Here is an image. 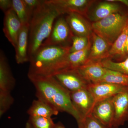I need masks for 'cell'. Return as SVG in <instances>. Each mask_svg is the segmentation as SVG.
I'll use <instances>...</instances> for the list:
<instances>
[{"instance_id":"obj_1","label":"cell","mask_w":128,"mask_h":128,"mask_svg":"<svg viewBox=\"0 0 128 128\" xmlns=\"http://www.w3.org/2000/svg\"><path fill=\"white\" fill-rule=\"evenodd\" d=\"M28 77L35 88L38 98L59 112L70 114L76 120L78 128H83V122L72 102L70 92L52 76L28 74Z\"/></svg>"},{"instance_id":"obj_2","label":"cell","mask_w":128,"mask_h":128,"mask_svg":"<svg viewBox=\"0 0 128 128\" xmlns=\"http://www.w3.org/2000/svg\"><path fill=\"white\" fill-rule=\"evenodd\" d=\"M61 15L55 6L48 0H44L34 12L29 24V58L48 38L56 20Z\"/></svg>"},{"instance_id":"obj_3","label":"cell","mask_w":128,"mask_h":128,"mask_svg":"<svg viewBox=\"0 0 128 128\" xmlns=\"http://www.w3.org/2000/svg\"><path fill=\"white\" fill-rule=\"evenodd\" d=\"M70 46H41L30 58L28 74L52 76L60 70L64 58L70 53Z\"/></svg>"},{"instance_id":"obj_4","label":"cell","mask_w":128,"mask_h":128,"mask_svg":"<svg viewBox=\"0 0 128 128\" xmlns=\"http://www.w3.org/2000/svg\"><path fill=\"white\" fill-rule=\"evenodd\" d=\"M128 13H115L92 24V32L112 46L126 25Z\"/></svg>"},{"instance_id":"obj_5","label":"cell","mask_w":128,"mask_h":128,"mask_svg":"<svg viewBox=\"0 0 128 128\" xmlns=\"http://www.w3.org/2000/svg\"><path fill=\"white\" fill-rule=\"evenodd\" d=\"M73 35L65 18L60 16L54 22L49 36L41 46L51 45L70 47L67 44L70 41L72 42Z\"/></svg>"},{"instance_id":"obj_6","label":"cell","mask_w":128,"mask_h":128,"mask_svg":"<svg viewBox=\"0 0 128 128\" xmlns=\"http://www.w3.org/2000/svg\"><path fill=\"white\" fill-rule=\"evenodd\" d=\"M70 96L72 104L84 124L85 118L92 114L96 103L95 98L88 88L70 92Z\"/></svg>"},{"instance_id":"obj_7","label":"cell","mask_w":128,"mask_h":128,"mask_svg":"<svg viewBox=\"0 0 128 128\" xmlns=\"http://www.w3.org/2000/svg\"><path fill=\"white\" fill-rule=\"evenodd\" d=\"M51 76L70 92L88 89L90 84L83 78L77 69L63 70Z\"/></svg>"},{"instance_id":"obj_8","label":"cell","mask_w":128,"mask_h":128,"mask_svg":"<svg viewBox=\"0 0 128 128\" xmlns=\"http://www.w3.org/2000/svg\"><path fill=\"white\" fill-rule=\"evenodd\" d=\"M54 5L61 15L74 12L86 16L94 1L90 0H48Z\"/></svg>"},{"instance_id":"obj_9","label":"cell","mask_w":128,"mask_h":128,"mask_svg":"<svg viewBox=\"0 0 128 128\" xmlns=\"http://www.w3.org/2000/svg\"><path fill=\"white\" fill-rule=\"evenodd\" d=\"M22 25L12 9L4 13L3 31L5 36L15 48Z\"/></svg>"},{"instance_id":"obj_10","label":"cell","mask_w":128,"mask_h":128,"mask_svg":"<svg viewBox=\"0 0 128 128\" xmlns=\"http://www.w3.org/2000/svg\"><path fill=\"white\" fill-rule=\"evenodd\" d=\"M114 116L112 127L124 125L128 120V87L112 98Z\"/></svg>"},{"instance_id":"obj_11","label":"cell","mask_w":128,"mask_h":128,"mask_svg":"<svg viewBox=\"0 0 128 128\" xmlns=\"http://www.w3.org/2000/svg\"><path fill=\"white\" fill-rule=\"evenodd\" d=\"M112 98L96 102L92 115L105 126L112 127L114 116Z\"/></svg>"},{"instance_id":"obj_12","label":"cell","mask_w":128,"mask_h":128,"mask_svg":"<svg viewBox=\"0 0 128 128\" xmlns=\"http://www.w3.org/2000/svg\"><path fill=\"white\" fill-rule=\"evenodd\" d=\"M128 86L106 82H99L89 84L88 89L91 92L96 102L113 97L124 91Z\"/></svg>"},{"instance_id":"obj_13","label":"cell","mask_w":128,"mask_h":128,"mask_svg":"<svg viewBox=\"0 0 128 128\" xmlns=\"http://www.w3.org/2000/svg\"><path fill=\"white\" fill-rule=\"evenodd\" d=\"M65 18L74 35L90 38L93 32L91 24L83 16L72 12L67 14Z\"/></svg>"},{"instance_id":"obj_14","label":"cell","mask_w":128,"mask_h":128,"mask_svg":"<svg viewBox=\"0 0 128 128\" xmlns=\"http://www.w3.org/2000/svg\"><path fill=\"white\" fill-rule=\"evenodd\" d=\"M92 38V43L86 64L100 62L102 60L109 58V50L112 46L93 32Z\"/></svg>"},{"instance_id":"obj_15","label":"cell","mask_w":128,"mask_h":128,"mask_svg":"<svg viewBox=\"0 0 128 128\" xmlns=\"http://www.w3.org/2000/svg\"><path fill=\"white\" fill-rule=\"evenodd\" d=\"M92 44L91 42L90 41L87 47L84 49L69 53L64 59L60 72L66 70L78 69L86 64Z\"/></svg>"},{"instance_id":"obj_16","label":"cell","mask_w":128,"mask_h":128,"mask_svg":"<svg viewBox=\"0 0 128 128\" xmlns=\"http://www.w3.org/2000/svg\"><path fill=\"white\" fill-rule=\"evenodd\" d=\"M29 32V24L22 25L15 48L16 61L18 64L29 62L30 58L28 55Z\"/></svg>"},{"instance_id":"obj_17","label":"cell","mask_w":128,"mask_h":128,"mask_svg":"<svg viewBox=\"0 0 128 128\" xmlns=\"http://www.w3.org/2000/svg\"><path fill=\"white\" fill-rule=\"evenodd\" d=\"M77 69L83 78L90 84L100 82L106 70V68L99 62L86 64Z\"/></svg>"},{"instance_id":"obj_18","label":"cell","mask_w":128,"mask_h":128,"mask_svg":"<svg viewBox=\"0 0 128 128\" xmlns=\"http://www.w3.org/2000/svg\"><path fill=\"white\" fill-rule=\"evenodd\" d=\"M16 84V80L10 70L4 53H0V90L10 92Z\"/></svg>"},{"instance_id":"obj_19","label":"cell","mask_w":128,"mask_h":128,"mask_svg":"<svg viewBox=\"0 0 128 128\" xmlns=\"http://www.w3.org/2000/svg\"><path fill=\"white\" fill-rule=\"evenodd\" d=\"M121 10V6L118 3L106 0L99 3L96 6L89 16V18L95 22L112 14L120 12Z\"/></svg>"},{"instance_id":"obj_20","label":"cell","mask_w":128,"mask_h":128,"mask_svg":"<svg viewBox=\"0 0 128 128\" xmlns=\"http://www.w3.org/2000/svg\"><path fill=\"white\" fill-rule=\"evenodd\" d=\"M58 112V111L46 102L38 98L33 102L27 112L30 116L45 118H51L54 115H57Z\"/></svg>"},{"instance_id":"obj_21","label":"cell","mask_w":128,"mask_h":128,"mask_svg":"<svg viewBox=\"0 0 128 128\" xmlns=\"http://www.w3.org/2000/svg\"><path fill=\"white\" fill-rule=\"evenodd\" d=\"M128 36V19L121 34L112 45L109 52V58L118 56L124 60V48Z\"/></svg>"},{"instance_id":"obj_22","label":"cell","mask_w":128,"mask_h":128,"mask_svg":"<svg viewBox=\"0 0 128 128\" xmlns=\"http://www.w3.org/2000/svg\"><path fill=\"white\" fill-rule=\"evenodd\" d=\"M12 9L22 25L30 24L33 14L28 9L23 0H12Z\"/></svg>"},{"instance_id":"obj_23","label":"cell","mask_w":128,"mask_h":128,"mask_svg":"<svg viewBox=\"0 0 128 128\" xmlns=\"http://www.w3.org/2000/svg\"><path fill=\"white\" fill-rule=\"evenodd\" d=\"M100 82L128 86V75L106 68L105 75Z\"/></svg>"},{"instance_id":"obj_24","label":"cell","mask_w":128,"mask_h":128,"mask_svg":"<svg viewBox=\"0 0 128 128\" xmlns=\"http://www.w3.org/2000/svg\"><path fill=\"white\" fill-rule=\"evenodd\" d=\"M99 62L101 65L105 68L119 72L128 75V56L121 62H114L110 58H108L102 60Z\"/></svg>"},{"instance_id":"obj_25","label":"cell","mask_w":128,"mask_h":128,"mask_svg":"<svg viewBox=\"0 0 128 128\" xmlns=\"http://www.w3.org/2000/svg\"><path fill=\"white\" fill-rule=\"evenodd\" d=\"M28 121L33 128H54L56 124L51 118L30 116Z\"/></svg>"},{"instance_id":"obj_26","label":"cell","mask_w":128,"mask_h":128,"mask_svg":"<svg viewBox=\"0 0 128 128\" xmlns=\"http://www.w3.org/2000/svg\"><path fill=\"white\" fill-rule=\"evenodd\" d=\"M14 102L10 92L0 90V116H2Z\"/></svg>"},{"instance_id":"obj_27","label":"cell","mask_w":128,"mask_h":128,"mask_svg":"<svg viewBox=\"0 0 128 128\" xmlns=\"http://www.w3.org/2000/svg\"><path fill=\"white\" fill-rule=\"evenodd\" d=\"M90 38L87 37L73 35L70 53L77 52L84 49L87 47L90 41Z\"/></svg>"},{"instance_id":"obj_28","label":"cell","mask_w":128,"mask_h":128,"mask_svg":"<svg viewBox=\"0 0 128 128\" xmlns=\"http://www.w3.org/2000/svg\"><path fill=\"white\" fill-rule=\"evenodd\" d=\"M105 126L92 114L86 117L84 122L83 128H110Z\"/></svg>"},{"instance_id":"obj_29","label":"cell","mask_w":128,"mask_h":128,"mask_svg":"<svg viewBox=\"0 0 128 128\" xmlns=\"http://www.w3.org/2000/svg\"><path fill=\"white\" fill-rule=\"evenodd\" d=\"M26 6L30 12L33 14L34 12L44 2L41 0H23Z\"/></svg>"},{"instance_id":"obj_30","label":"cell","mask_w":128,"mask_h":128,"mask_svg":"<svg viewBox=\"0 0 128 128\" xmlns=\"http://www.w3.org/2000/svg\"><path fill=\"white\" fill-rule=\"evenodd\" d=\"M0 8L4 13L10 9H12V0H0Z\"/></svg>"},{"instance_id":"obj_31","label":"cell","mask_w":128,"mask_h":128,"mask_svg":"<svg viewBox=\"0 0 128 128\" xmlns=\"http://www.w3.org/2000/svg\"><path fill=\"white\" fill-rule=\"evenodd\" d=\"M128 56V36L124 48V60Z\"/></svg>"},{"instance_id":"obj_32","label":"cell","mask_w":128,"mask_h":128,"mask_svg":"<svg viewBox=\"0 0 128 128\" xmlns=\"http://www.w3.org/2000/svg\"><path fill=\"white\" fill-rule=\"evenodd\" d=\"M110 2H119L125 5L128 8V0H106Z\"/></svg>"},{"instance_id":"obj_33","label":"cell","mask_w":128,"mask_h":128,"mask_svg":"<svg viewBox=\"0 0 128 128\" xmlns=\"http://www.w3.org/2000/svg\"><path fill=\"white\" fill-rule=\"evenodd\" d=\"M66 128L61 123L58 122L56 124L55 128Z\"/></svg>"},{"instance_id":"obj_34","label":"cell","mask_w":128,"mask_h":128,"mask_svg":"<svg viewBox=\"0 0 128 128\" xmlns=\"http://www.w3.org/2000/svg\"><path fill=\"white\" fill-rule=\"evenodd\" d=\"M25 128H33L31 124H30V122L28 121L26 124Z\"/></svg>"},{"instance_id":"obj_35","label":"cell","mask_w":128,"mask_h":128,"mask_svg":"<svg viewBox=\"0 0 128 128\" xmlns=\"http://www.w3.org/2000/svg\"><path fill=\"white\" fill-rule=\"evenodd\" d=\"M110 128H118V127H112Z\"/></svg>"}]
</instances>
